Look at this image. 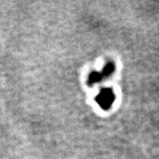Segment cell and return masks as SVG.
<instances>
[{"instance_id": "6da1fadb", "label": "cell", "mask_w": 159, "mask_h": 159, "mask_svg": "<svg viewBox=\"0 0 159 159\" xmlns=\"http://www.w3.org/2000/svg\"><path fill=\"white\" fill-rule=\"evenodd\" d=\"M95 101L102 110H109L115 101V94L113 89L111 88H104L101 89L98 94L95 98Z\"/></svg>"}, {"instance_id": "7a4b0ae2", "label": "cell", "mask_w": 159, "mask_h": 159, "mask_svg": "<svg viewBox=\"0 0 159 159\" xmlns=\"http://www.w3.org/2000/svg\"><path fill=\"white\" fill-rule=\"evenodd\" d=\"M104 79L102 73L100 71H93L89 74L88 78V84L89 85H93V84H97L98 82L102 81Z\"/></svg>"}, {"instance_id": "3957f363", "label": "cell", "mask_w": 159, "mask_h": 159, "mask_svg": "<svg viewBox=\"0 0 159 159\" xmlns=\"http://www.w3.org/2000/svg\"><path fill=\"white\" fill-rule=\"evenodd\" d=\"M115 70V65L112 62H108L107 64L103 67L102 70L101 71V72L102 73L104 78L109 77L111 74H113V72Z\"/></svg>"}]
</instances>
